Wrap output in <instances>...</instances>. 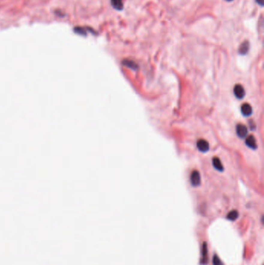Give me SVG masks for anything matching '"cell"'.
I'll use <instances>...</instances> for the list:
<instances>
[{
  "mask_svg": "<svg viewBox=\"0 0 264 265\" xmlns=\"http://www.w3.org/2000/svg\"><path fill=\"white\" fill-rule=\"evenodd\" d=\"M236 133L238 137H240L241 139L246 138L248 134V130L246 126L243 124H238L236 126Z\"/></svg>",
  "mask_w": 264,
  "mask_h": 265,
  "instance_id": "obj_1",
  "label": "cell"
},
{
  "mask_svg": "<svg viewBox=\"0 0 264 265\" xmlns=\"http://www.w3.org/2000/svg\"><path fill=\"white\" fill-rule=\"evenodd\" d=\"M190 182L193 186H198L201 184V176L198 171H194L190 174Z\"/></svg>",
  "mask_w": 264,
  "mask_h": 265,
  "instance_id": "obj_2",
  "label": "cell"
},
{
  "mask_svg": "<svg viewBox=\"0 0 264 265\" xmlns=\"http://www.w3.org/2000/svg\"><path fill=\"white\" fill-rule=\"evenodd\" d=\"M197 146L201 152H207L209 150V143L205 140L201 139L197 142Z\"/></svg>",
  "mask_w": 264,
  "mask_h": 265,
  "instance_id": "obj_3",
  "label": "cell"
},
{
  "mask_svg": "<svg viewBox=\"0 0 264 265\" xmlns=\"http://www.w3.org/2000/svg\"><path fill=\"white\" fill-rule=\"evenodd\" d=\"M234 94L236 97L239 98V99L243 98L244 96H245V94H246L245 89L241 85H236L234 87Z\"/></svg>",
  "mask_w": 264,
  "mask_h": 265,
  "instance_id": "obj_4",
  "label": "cell"
},
{
  "mask_svg": "<svg viewBox=\"0 0 264 265\" xmlns=\"http://www.w3.org/2000/svg\"><path fill=\"white\" fill-rule=\"evenodd\" d=\"M201 263L202 264H207L208 263V249L206 243H203V247L201 249Z\"/></svg>",
  "mask_w": 264,
  "mask_h": 265,
  "instance_id": "obj_5",
  "label": "cell"
},
{
  "mask_svg": "<svg viewBox=\"0 0 264 265\" xmlns=\"http://www.w3.org/2000/svg\"><path fill=\"white\" fill-rule=\"evenodd\" d=\"M241 112H242V115L245 116H249L253 113V109H252V106L249 104L245 103L241 107Z\"/></svg>",
  "mask_w": 264,
  "mask_h": 265,
  "instance_id": "obj_6",
  "label": "cell"
},
{
  "mask_svg": "<svg viewBox=\"0 0 264 265\" xmlns=\"http://www.w3.org/2000/svg\"><path fill=\"white\" fill-rule=\"evenodd\" d=\"M246 144L249 146V148L252 149H256L257 145H256V141L255 140V137L253 136H249V137L246 138Z\"/></svg>",
  "mask_w": 264,
  "mask_h": 265,
  "instance_id": "obj_7",
  "label": "cell"
},
{
  "mask_svg": "<svg viewBox=\"0 0 264 265\" xmlns=\"http://www.w3.org/2000/svg\"><path fill=\"white\" fill-rule=\"evenodd\" d=\"M249 41H244L242 44L240 45L239 48H238V53L240 54H246L248 51H249Z\"/></svg>",
  "mask_w": 264,
  "mask_h": 265,
  "instance_id": "obj_8",
  "label": "cell"
},
{
  "mask_svg": "<svg viewBox=\"0 0 264 265\" xmlns=\"http://www.w3.org/2000/svg\"><path fill=\"white\" fill-rule=\"evenodd\" d=\"M112 6L115 9L121 11L123 9V3H122V0H111Z\"/></svg>",
  "mask_w": 264,
  "mask_h": 265,
  "instance_id": "obj_9",
  "label": "cell"
},
{
  "mask_svg": "<svg viewBox=\"0 0 264 265\" xmlns=\"http://www.w3.org/2000/svg\"><path fill=\"white\" fill-rule=\"evenodd\" d=\"M212 164H213V166L215 169H217L218 171H223V166H222V164L221 162L219 159L218 158H214L212 160Z\"/></svg>",
  "mask_w": 264,
  "mask_h": 265,
  "instance_id": "obj_10",
  "label": "cell"
},
{
  "mask_svg": "<svg viewBox=\"0 0 264 265\" xmlns=\"http://www.w3.org/2000/svg\"><path fill=\"white\" fill-rule=\"evenodd\" d=\"M226 217H227V219H229V220H232V221L236 220V219L238 217V211H236V210H232V211L229 212V214H228Z\"/></svg>",
  "mask_w": 264,
  "mask_h": 265,
  "instance_id": "obj_11",
  "label": "cell"
},
{
  "mask_svg": "<svg viewBox=\"0 0 264 265\" xmlns=\"http://www.w3.org/2000/svg\"><path fill=\"white\" fill-rule=\"evenodd\" d=\"M122 64H123L125 66H127V67L130 68H133V69H136L137 68V65L133 61H130V60H124L122 61Z\"/></svg>",
  "mask_w": 264,
  "mask_h": 265,
  "instance_id": "obj_12",
  "label": "cell"
},
{
  "mask_svg": "<svg viewBox=\"0 0 264 265\" xmlns=\"http://www.w3.org/2000/svg\"><path fill=\"white\" fill-rule=\"evenodd\" d=\"M74 33H76V34H78L81 36L87 35V30H85L84 27H81V26H76V27H74Z\"/></svg>",
  "mask_w": 264,
  "mask_h": 265,
  "instance_id": "obj_13",
  "label": "cell"
},
{
  "mask_svg": "<svg viewBox=\"0 0 264 265\" xmlns=\"http://www.w3.org/2000/svg\"><path fill=\"white\" fill-rule=\"evenodd\" d=\"M213 265H223V263L221 261V260L219 259V257L216 254H214V257H213Z\"/></svg>",
  "mask_w": 264,
  "mask_h": 265,
  "instance_id": "obj_14",
  "label": "cell"
},
{
  "mask_svg": "<svg viewBox=\"0 0 264 265\" xmlns=\"http://www.w3.org/2000/svg\"><path fill=\"white\" fill-rule=\"evenodd\" d=\"M256 2L258 4H260L261 6H263V0H256Z\"/></svg>",
  "mask_w": 264,
  "mask_h": 265,
  "instance_id": "obj_15",
  "label": "cell"
},
{
  "mask_svg": "<svg viewBox=\"0 0 264 265\" xmlns=\"http://www.w3.org/2000/svg\"><path fill=\"white\" fill-rule=\"evenodd\" d=\"M226 1H229V2H231V1H232V0H226Z\"/></svg>",
  "mask_w": 264,
  "mask_h": 265,
  "instance_id": "obj_16",
  "label": "cell"
}]
</instances>
